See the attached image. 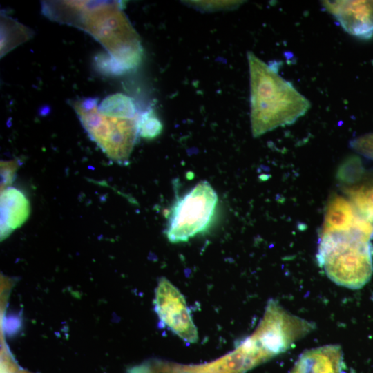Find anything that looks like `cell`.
I'll return each mask as SVG.
<instances>
[{"label": "cell", "instance_id": "obj_14", "mask_svg": "<svg viewBox=\"0 0 373 373\" xmlns=\"http://www.w3.org/2000/svg\"><path fill=\"white\" fill-rule=\"evenodd\" d=\"M128 373H180L179 364L151 361L134 367Z\"/></svg>", "mask_w": 373, "mask_h": 373}, {"label": "cell", "instance_id": "obj_13", "mask_svg": "<svg viewBox=\"0 0 373 373\" xmlns=\"http://www.w3.org/2000/svg\"><path fill=\"white\" fill-rule=\"evenodd\" d=\"M162 124L152 111L140 115V136L146 140L157 137L162 131Z\"/></svg>", "mask_w": 373, "mask_h": 373}, {"label": "cell", "instance_id": "obj_17", "mask_svg": "<svg viewBox=\"0 0 373 373\" xmlns=\"http://www.w3.org/2000/svg\"><path fill=\"white\" fill-rule=\"evenodd\" d=\"M191 2L192 3V4H194L196 6H198L200 8H207V9L208 8L220 9V8H229L233 6H236L240 3V1H192Z\"/></svg>", "mask_w": 373, "mask_h": 373}, {"label": "cell", "instance_id": "obj_6", "mask_svg": "<svg viewBox=\"0 0 373 373\" xmlns=\"http://www.w3.org/2000/svg\"><path fill=\"white\" fill-rule=\"evenodd\" d=\"M154 303L160 320L171 331L186 343L198 341L197 328L184 296L166 278L158 282Z\"/></svg>", "mask_w": 373, "mask_h": 373}, {"label": "cell", "instance_id": "obj_8", "mask_svg": "<svg viewBox=\"0 0 373 373\" xmlns=\"http://www.w3.org/2000/svg\"><path fill=\"white\" fill-rule=\"evenodd\" d=\"M323 5L349 34L361 38L373 34V1H325Z\"/></svg>", "mask_w": 373, "mask_h": 373}, {"label": "cell", "instance_id": "obj_18", "mask_svg": "<svg viewBox=\"0 0 373 373\" xmlns=\"http://www.w3.org/2000/svg\"><path fill=\"white\" fill-rule=\"evenodd\" d=\"M18 373H30V372H28L27 371H20Z\"/></svg>", "mask_w": 373, "mask_h": 373}, {"label": "cell", "instance_id": "obj_3", "mask_svg": "<svg viewBox=\"0 0 373 373\" xmlns=\"http://www.w3.org/2000/svg\"><path fill=\"white\" fill-rule=\"evenodd\" d=\"M372 238L373 229L367 227L321 231L317 257L327 276L346 287L365 285L373 272Z\"/></svg>", "mask_w": 373, "mask_h": 373}, {"label": "cell", "instance_id": "obj_2", "mask_svg": "<svg viewBox=\"0 0 373 373\" xmlns=\"http://www.w3.org/2000/svg\"><path fill=\"white\" fill-rule=\"evenodd\" d=\"M251 126L254 137L295 122L310 108L309 101L278 69L252 52L247 53Z\"/></svg>", "mask_w": 373, "mask_h": 373}, {"label": "cell", "instance_id": "obj_1", "mask_svg": "<svg viewBox=\"0 0 373 373\" xmlns=\"http://www.w3.org/2000/svg\"><path fill=\"white\" fill-rule=\"evenodd\" d=\"M119 1H44L42 13L49 19L90 35L106 50L122 74L141 63L140 38Z\"/></svg>", "mask_w": 373, "mask_h": 373}, {"label": "cell", "instance_id": "obj_16", "mask_svg": "<svg viewBox=\"0 0 373 373\" xmlns=\"http://www.w3.org/2000/svg\"><path fill=\"white\" fill-rule=\"evenodd\" d=\"M1 190L9 187L12 183L15 173L17 169V163L15 161L1 162Z\"/></svg>", "mask_w": 373, "mask_h": 373}, {"label": "cell", "instance_id": "obj_4", "mask_svg": "<svg viewBox=\"0 0 373 373\" xmlns=\"http://www.w3.org/2000/svg\"><path fill=\"white\" fill-rule=\"evenodd\" d=\"M96 97L70 100L69 103L90 138L111 160L125 163L140 135V115L132 118L107 117L98 112Z\"/></svg>", "mask_w": 373, "mask_h": 373}, {"label": "cell", "instance_id": "obj_10", "mask_svg": "<svg viewBox=\"0 0 373 373\" xmlns=\"http://www.w3.org/2000/svg\"><path fill=\"white\" fill-rule=\"evenodd\" d=\"M30 213V202L19 189L9 186L1 193V236L4 239L20 227Z\"/></svg>", "mask_w": 373, "mask_h": 373}, {"label": "cell", "instance_id": "obj_15", "mask_svg": "<svg viewBox=\"0 0 373 373\" xmlns=\"http://www.w3.org/2000/svg\"><path fill=\"white\" fill-rule=\"evenodd\" d=\"M351 146L358 153L373 160V133L355 138Z\"/></svg>", "mask_w": 373, "mask_h": 373}, {"label": "cell", "instance_id": "obj_11", "mask_svg": "<svg viewBox=\"0 0 373 373\" xmlns=\"http://www.w3.org/2000/svg\"><path fill=\"white\" fill-rule=\"evenodd\" d=\"M34 32L5 13L1 14V57L30 39Z\"/></svg>", "mask_w": 373, "mask_h": 373}, {"label": "cell", "instance_id": "obj_5", "mask_svg": "<svg viewBox=\"0 0 373 373\" xmlns=\"http://www.w3.org/2000/svg\"><path fill=\"white\" fill-rule=\"evenodd\" d=\"M218 195L207 181H201L176 199L169 213L166 236L173 243L186 242L211 222Z\"/></svg>", "mask_w": 373, "mask_h": 373}, {"label": "cell", "instance_id": "obj_7", "mask_svg": "<svg viewBox=\"0 0 373 373\" xmlns=\"http://www.w3.org/2000/svg\"><path fill=\"white\" fill-rule=\"evenodd\" d=\"M337 179L350 201L362 213L373 216V170L363 167L356 156L339 167Z\"/></svg>", "mask_w": 373, "mask_h": 373}, {"label": "cell", "instance_id": "obj_9", "mask_svg": "<svg viewBox=\"0 0 373 373\" xmlns=\"http://www.w3.org/2000/svg\"><path fill=\"white\" fill-rule=\"evenodd\" d=\"M289 373H343V354L336 345L309 350L303 353Z\"/></svg>", "mask_w": 373, "mask_h": 373}, {"label": "cell", "instance_id": "obj_12", "mask_svg": "<svg viewBox=\"0 0 373 373\" xmlns=\"http://www.w3.org/2000/svg\"><path fill=\"white\" fill-rule=\"evenodd\" d=\"M98 112L104 116L132 118L139 115L133 99L122 93H115L105 97L98 106Z\"/></svg>", "mask_w": 373, "mask_h": 373}]
</instances>
